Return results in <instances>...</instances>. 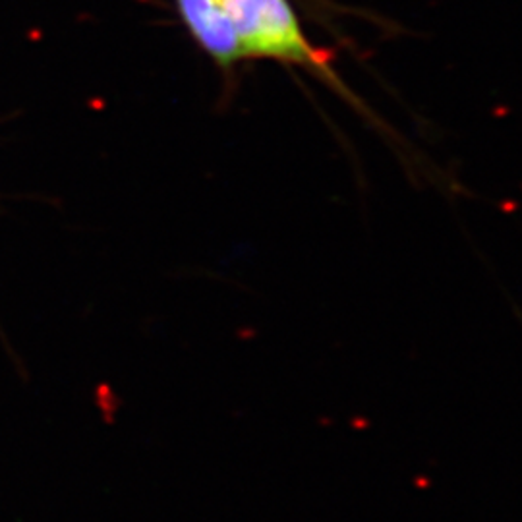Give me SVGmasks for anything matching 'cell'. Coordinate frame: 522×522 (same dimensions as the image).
<instances>
[{
  "label": "cell",
  "mask_w": 522,
  "mask_h": 522,
  "mask_svg": "<svg viewBox=\"0 0 522 522\" xmlns=\"http://www.w3.org/2000/svg\"><path fill=\"white\" fill-rule=\"evenodd\" d=\"M230 18L244 58H271L308 68L344 91L327 54L310 43L288 0H220Z\"/></svg>",
  "instance_id": "1"
},
{
  "label": "cell",
  "mask_w": 522,
  "mask_h": 522,
  "mask_svg": "<svg viewBox=\"0 0 522 522\" xmlns=\"http://www.w3.org/2000/svg\"><path fill=\"white\" fill-rule=\"evenodd\" d=\"M192 37L220 68L230 70L244 58L238 35L220 0H176Z\"/></svg>",
  "instance_id": "2"
}]
</instances>
